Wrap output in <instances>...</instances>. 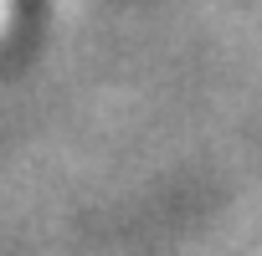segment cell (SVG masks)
<instances>
[{
	"instance_id": "1",
	"label": "cell",
	"mask_w": 262,
	"mask_h": 256,
	"mask_svg": "<svg viewBox=\"0 0 262 256\" xmlns=\"http://www.w3.org/2000/svg\"><path fill=\"white\" fill-rule=\"evenodd\" d=\"M16 11H21V0H0V36L16 26Z\"/></svg>"
}]
</instances>
